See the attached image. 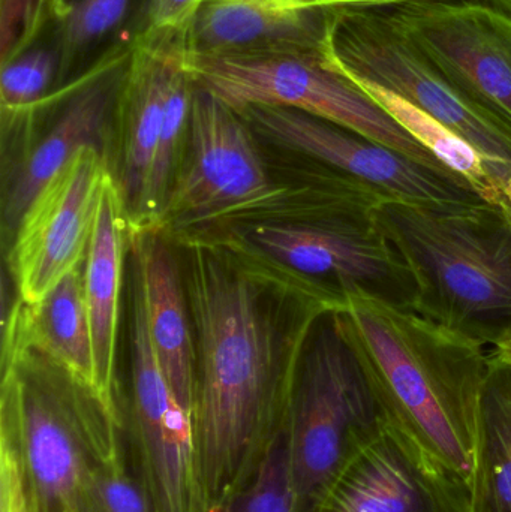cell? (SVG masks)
<instances>
[{
  "instance_id": "obj_1",
  "label": "cell",
  "mask_w": 511,
  "mask_h": 512,
  "mask_svg": "<svg viewBox=\"0 0 511 512\" xmlns=\"http://www.w3.org/2000/svg\"><path fill=\"white\" fill-rule=\"evenodd\" d=\"M171 242L194 333L204 504L218 512L248 486L285 429L309 337L344 298L227 228Z\"/></svg>"
},
{
  "instance_id": "obj_2",
  "label": "cell",
  "mask_w": 511,
  "mask_h": 512,
  "mask_svg": "<svg viewBox=\"0 0 511 512\" xmlns=\"http://www.w3.org/2000/svg\"><path fill=\"white\" fill-rule=\"evenodd\" d=\"M336 315L381 417L473 493L489 349L368 295H345Z\"/></svg>"
},
{
  "instance_id": "obj_3",
  "label": "cell",
  "mask_w": 511,
  "mask_h": 512,
  "mask_svg": "<svg viewBox=\"0 0 511 512\" xmlns=\"http://www.w3.org/2000/svg\"><path fill=\"white\" fill-rule=\"evenodd\" d=\"M0 441L17 454L33 512H96V471L125 430L92 385L3 337Z\"/></svg>"
},
{
  "instance_id": "obj_4",
  "label": "cell",
  "mask_w": 511,
  "mask_h": 512,
  "mask_svg": "<svg viewBox=\"0 0 511 512\" xmlns=\"http://www.w3.org/2000/svg\"><path fill=\"white\" fill-rule=\"evenodd\" d=\"M375 221L416 280L414 312L488 349L511 337V222L500 204L387 200Z\"/></svg>"
},
{
  "instance_id": "obj_5",
  "label": "cell",
  "mask_w": 511,
  "mask_h": 512,
  "mask_svg": "<svg viewBox=\"0 0 511 512\" xmlns=\"http://www.w3.org/2000/svg\"><path fill=\"white\" fill-rule=\"evenodd\" d=\"M353 192L327 170L297 188L276 185L242 114L195 84L185 155L156 230L177 240L252 221L279 204L285 218L320 215L347 207Z\"/></svg>"
},
{
  "instance_id": "obj_6",
  "label": "cell",
  "mask_w": 511,
  "mask_h": 512,
  "mask_svg": "<svg viewBox=\"0 0 511 512\" xmlns=\"http://www.w3.org/2000/svg\"><path fill=\"white\" fill-rule=\"evenodd\" d=\"M186 66L197 86L237 113L252 105L293 108L351 129L426 167L453 174L371 96L333 68L324 48L218 56L188 53Z\"/></svg>"
},
{
  "instance_id": "obj_7",
  "label": "cell",
  "mask_w": 511,
  "mask_h": 512,
  "mask_svg": "<svg viewBox=\"0 0 511 512\" xmlns=\"http://www.w3.org/2000/svg\"><path fill=\"white\" fill-rule=\"evenodd\" d=\"M336 312L324 315L309 337L285 421L297 512H314L351 451L381 418Z\"/></svg>"
},
{
  "instance_id": "obj_8",
  "label": "cell",
  "mask_w": 511,
  "mask_h": 512,
  "mask_svg": "<svg viewBox=\"0 0 511 512\" xmlns=\"http://www.w3.org/2000/svg\"><path fill=\"white\" fill-rule=\"evenodd\" d=\"M324 56L350 80L368 81L401 96L470 141L503 194L511 177L510 132L468 102L414 47L386 9L336 11Z\"/></svg>"
},
{
  "instance_id": "obj_9",
  "label": "cell",
  "mask_w": 511,
  "mask_h": 512,
  "mask_svg": "<svg viewBox=\"0 0 511 512\" xmlns=\"http://www.w3.org/2000/svg\"><path fill=\"white\" fill-rule=\"evenodd\" d=\"M131 292V396L123 400L129 463L153 512H206L194 411L162 372L135 265Z\"/></svg>"
},
{
  "instance_id": "obj_10",
  "label": "cell",
  "mask_w": 511,
  "mask_h": 512,
  "mask_svg": "<svg viewBox=\"0 0 511 512\" xmlns=\"http://www.w3.org/2000/svg\"><path fill=\"white\" fill-rule=\"evenodd\" d=\"M224 228L342 298L360 294L402 309L416 306V280L375 212L255 219Z\"/></svg>"
},
{
  "instance_id": "obj_11",
  "label": "cell",
  "mask_w": 511,
  "mask_h": 512,
  "mask_svg": "<svg viewBox=\"0 0 511 512\" xmlns=\"http://www.w3.org/2000/svg\"><path fill=\"white\" fill-rule=\"evenodd\" d=\"M111 176L110 153L84 147L36 194L6 251L18 300L38 303L86 264Z\"/></svg>"
},
{
  "instance_id": "obj_12",
  "label": "cell",
  "mask_w": 511,
  "mask_h": 512,
  "mask_svg": "<svg viewBox=\"0 0 511 512\" xmlns=\"http://www.w3.org/2000/svg\"><path fill=\"white\" fill-rule=\"evenodd\" d=\"M414 47L511 134V14L480 0H425L386 9Z\"/></svg>"
},
{
  "instance_id": "obj_13",
  "label": "cell",
  "mask_w": 511,
  "mask_h": 512,
  "mask_svg": "<svg viewBox=\"0 0 511 512\" xmlns=\"http://www.w3.org/2000/svg\"><path fill=\"white\" fill-rule=\"evenodd\" d=\"M239 114L255 135L356 180L386 200L419 204L485 201L461 177L419 164L329 120L273 105H252Z\"/></svg>"
},
{
  "instance_id": "obj_14",
  "label": "cell",
  "mask_w": 511,
  "mask_h": 512,
  "mask_svg": "<svg viewBox=\"0 0 511 512\" xmlns=\"http://www.w3.org/2000/svg\"><path fill=\"white\" fill-rule=\"evenodd\" d=\"M314 512H473V493L381 417L351 451Z\"/></svg>"
},
{
  "instance_id": "obj_15",
  "label": "cell",
  "mask_w": 511,
  "mask_h": 512,
  "mask_svg": "<svg viewBox=\"0 0 511 512\" xmlns=\"http://www.w3.org/2000/svg\"><path fill=\"white\" fill-rule=\"evenodd\" d=\"M129 57V42L108 48L80 77L62 87L60 111L48 131L32 141L12 165L3 186V248L8 251L27 207L63 165L84 147L113 152L117 98Z\"/></svg>"
},
{
  "instance_id": "obj_16",
  "label": "cell",
  "mask_w": 511,
  "mask_h": 512,
  "mask_svg": "<svg viewBox=\"0 0 511 512\" xmlns=\"http://www.w3.org/2000/svg\"><path fill=\"white\" fill-rule=\"evenodd\" d=\"M188 54L186 32H143L131 36L117 98L111 168L128 215L140 203L164 125L165 102L174 69Z\"/></svg>"
},
{
  "instance_id": "obj_17",
  "label": "cell",
  "mask_w": 511,
  "mask_h": 512,
  "mask_svg": "<svg viewBox=\"0 0 511 512\" xmlns=\"http://www.w3.org/2000/svg\"><path fill=\"white\" fill-rule=\"evenodd\" d=\"M333 14L317 0H203L186 45L200 56L323 50Z\"/></svg>"
},
{
  "instance_id": "obj_18",
  "label": "cell",
  "mask_w": 511,
  "mask_h": 512,
  "mask_svg": "<svg viewBox=\"0 0 511 512\" xmlns=\"http://www.w3.org/2000/svg\"><path fill=\"white\" fill-rule=\"evenodd\" d=\"M132 228L122 189L113 176L102 194L101 209L84 267L87 312L92 333L96 393L123 418V399L117 382L120 297L126 255L131 254Z\"/></svg>"
},
{
  "instance_id": "obj_19",
  "label": "cell",
  "mask_w": 511,
  "mask_h": 512,
  "mask_svg": "<svg viewBox=\"0 0 511 512\" xmlns=\"http://www.w3.org/2000/svg\"><path fill=\"white\" fill-rule=\"evenodd\" d=\"M147 327L165 378L195 415L194 333L176 246L158 230L132 233Z\"/></svg>"
},
{
  "instance_id": "obj_20",
  "label": "cell",
  "mask_w": 511,
  "mask_h": 512,
  "mask_svg": "<svg viewBox=\"0 0 511 512\" xmlns=\"http://www.w3.org/2000/svg\"><path fill=\"white\" fill-rule=\"evenodd\" d=\"M84 267L86 264L63 277L38 303L26 304L17 298L6 316L3 337L44 352L93 387L95 366Z\"/></svg>"
},
{
  "instance_id": "obj_21",
  "label": "cell",
  "mask_w": 511,
  "mask_h": 512,
  "mask_svg": "<svg viewBox=\"0 0 511 512\" xmlns=\"http://www.w3.org/2000/svg\"><path fill=\"white\" fill-rule=\"evenodd\" d=\"M473 483V512H511V366L489 349Z\"/></svg>"
},
{
  "instance_id": "obj_22",
  "label": "cell",
  "mask_w": 511,
  "mask_h": 512,
  "mask_svg": "<svg viewBox=\"0 0 511 512\" xmlns=\"http://www.w3.org/2000/svg\"><path fill=\"white\" fill-rule=\"evenodd\" d=\"M351 81L356 83L366 95L371 96L440 164L465 180L480 198L488 203H500L501 191L489 174L488 164L482 153L470 141L465 140L458 132L453 131L431 114L405 101L401 96L368 81Z\"/></svg>"
},
{
  "instance_id": "obj_23",
  "label": "cell",
  "mask_w": 511,
  "mask_h": 512,
  "mask_svg": "<svg viewBox=\"0 0 511 512\" xmlns=\"http://www.w3.org/2000/svg\"><path fill=\"white\" fill-rule=\"evenodd\" d=\"M132 0H71L59 21V56L53 92L80 77L99 59L98 50L108 44L128 17Z\"/></svg>"
},
{
  "instance_id": "obj_24",
  "label": "cell",
  "mask_w": 511,
  "mask_h": 512,
  "mask_svg": "<svg viewBox=\"0 0 511 512\" xmlns=\"http://www.w3.org/2000/svg\"><path fill=\"white\" fill-rule=\"evenodd\" d=\"M59 56L56 47H32L0 66L2 123L38 113L56 86Z\"/></svg>"
},
{
  "instance_id": "obj_25",
  "label": "cell",
  "mask_w": 511,
  "mask_h": 512,
  "mask_svg": "<svg viewBox=\"0 0 511 512\" xmlns=\"http://www.w3.org/2000/svg\"><path fill=\"white\" fill-rule=\"evenodd\" d=\"M218 512H297L285 429L264 457L248 486Z\"/></svg>"
},
{
  "instance_id": "obj_26",
  "label": "cell",
  "mask_w": 511,
  "mask_h": 512,
  "mask_svg": "<svg viewBox=\"0 0 511 512\" xmlns=\"http://www.w3.org/2000/svg\"><path fill=\"white\" fill-rule=\"evenodd\" d=\"M68 0H0V66L32 48L48 21H60Z\"/></svg>"
},
{
  "instance_id": "obj_27",
  "label": "cell",
  "mask_w": 511,
  "mask_h": 512,
  "mask_svg": "<svg viewBox=\"0 0 511 512\" xmlns=\"http://www.w3.org/2000/svg\"><path fill=\"white\" fill-rule=\"evenodd\" d=\"M96 512H153L152 505L138 483L126 442L102 459L95 474Z\"/></svg>"
},
{
  "instance_id": "obj_28",
  "label": "cell",
  "mask_w": 511,
  "mask_h": 512,
  "mask_svg": "<svg viewBox=\"0 0 511 512\" xmlns=\"http://www.w3.org/2000/svg\"><path fill=\"white\" fill-rule=\"evenodd\" d=\"M203 0H140L134 33L188 32Z\"/></svg>"
},
{
  "instance_id": "obj_29",
  "label": "cell",
  "mask_w": 511,
  "mask_h": 512,
  "mask_svg": "<svg viewBox=\"0 0 511 512\" xmlns=\"http://www.w3.org/2000/svg\"><path fill=\"white\" fill-rule=\"evenodd\" d=\"M0 512H33L17 454L0 441Z\"/></svg>"
},
{
  "instance_id": "obj_30",
  "label": "cell",
  "mask_w": 511,
  "mask_h": 512,
  "mask_svg": "<svg viewBox=\"0 0 511 512\" xmlns=\"http://www.w3.org/2000/svg\"><path fill=\"white\" fill-rule=\"evenodd\" d=\"M419 2L425 0H317L321 8L332 12L342 9H395Z\"/></svg>"
},
{
  "instance_id": "obj_31",
  "label": "cell",
  "mask_w": 511,
  "mask_h": 512,
  "mask_svg": "<svg viewBox=\"0 0 511 512\" xmlns=\"http://www.w3.org/2000/svg\"><path fill=\"white\" fill-rule=\"evenodd\" d=\"M491 351L494 352L495 355H498V357L503 358V360L511 366V337L501 342L500 345L495 346Z\"/></svg>"
},
{
  "instance_id": "obj_32",
  "label": "cell",
  "mask_w": 511,
  "mask_h": 512,
  "mask_svg": "<svg viewBox=\"0 0 511 512\" xmlns=\"http://www.w3.org/2000/svg\"><path fill=\"white\" fill-rule=\"evenodd\" d=\"M488 2L494 3L498 8L504 9V11L511 14V0H488Z\"/></svg>"
},
{
  "instance_id": "obj_33",
  "label": "cell",
  "mask_w": 511,
  "mask_h": 512,
  "mask_svg": "<svg viewBox=\"0 0 511 512\" xmlns=\"http://www.w3.org/2000/svg\"><path fill=\"white\" fill-rule=\"evenodd\" d=\"M500 201H506V203L511 204V177L509 182H507V185L504 186L503 194H501Z\"/></svg>"
},
{
  "instance_id": "obj_34",
  "label": "cell",
  "mask_w": 511,
  "mask_h": 512,
  "mask_svg": "<svg viewBox=\"0 0 511 512\" xmlns=\"http://www.w3.org/2000/svg\"><path fill=\"white\" fill-rule=\"evenodd\" d=\"M501 207H503L504 213H506L507 218H509V221L511 222V204L506 203V201H500Z\"/></svg>"
}]
</instances>
